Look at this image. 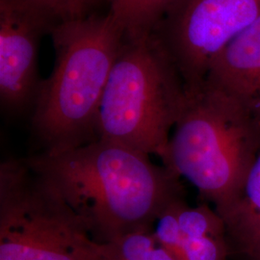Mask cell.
I'll list each match as a JSON object with an SVG mask.
<instances>
[{"mask_svg":"<svg viewBox=\"0 0 260 260\" xmlns=\"http://www.w3.org/2000/svg\"><path fill=\"white\" fill-rule=\"evenodd\" d=\"M27 160L99 243L151 231L168 205L184 195L181 178L169 168L108 140Z\"/></svg>","mask_w":260,"mask_h":260,"instance_id":"cell-1","label":"cell"},{"mask_svg":"<svg viewBox=\"0 0 260 260\" xmlns=\"http://www.w3.org/2000/svg\"><path fill=\"white\" fill-rule=\"evenodd\" d=\"M50 34L55 64L41 81L31 121L42 152L47 154L99 139L103 93L124 41L110 14L56 24Z\"/></svg>","mask_w":260,"mask_h":260,"instance_id":"cell-2","label":"cell"},{"mask_svg":"<svg viewBox=\"0 0 260 260\" xmlns=\"http://www.w3.org/2000/svg\"><path fill=\"white\" fill-rule=\"evenodd\" d=\"M260 153V116L207 86L185 91L163 165L195 186L220 212Z\"/></svg>","mask_w":260,"mask_h":260,"instance_id":"cell-3","label":"cell"},{"mask_svg":"<svg viewBox=\"0 0 260 260\" xmlns=\"http://www.w3.org/2000/svg\"><path fill=\"white\" fill-rule=\"evenodd\" d=\"M185 101L181 77L153 33L124 39L99 112V139L165 156Z\"/></svg>","mask_w":260,"mask_h":260,"instance_id":"cell-4","label":"cell"},{"mask_svg":"<svg viewBox=\"0 0 260 260\" xmlns=\"http://www.w3.org/2000/svg\"><path fill=\"white\" fill-rule=\"evenodd\" d=\"M73 209L27 158L0 164V260H99Z\"/></svg>","mask_w":260,"mask_h":260,"instance_id":"cell-5","label":"cell"},{"mask_svg":"<svg viewBox=\"0 0 260 260\" xmlns=\"http://www.w3.org/2000/svg\"><path fill=\"white\" fill-rule=\"evenodd\" d=\"M260 16V0H179L154 34L185 91L205 82L214 58Z\"/></svg>","mask_w":260,"mask_h":260,"instance_id":"cell-6","label":"cell"},{"mask_svg":"<svg viewBox=\"0 0 260 260\" xmlns=\"http://www.w3.org/2000/svg\"><path fill=\"white\" fill-rule=\"evenodd\" d=\"M54 26L30 0H0V101L11 115L33 108L42 81L38 49Z\"/></svg>","mask_w":260,"mask_h":260,"instance_id":"cell-7","label":"cell"},{"mask_svg":"<svg viewBox=\"0 0 260 260\" xmlns=\"http://www.w3.org/2000/svg\"><path fill=\"white\" fill-rule=\"evenodd\" d=\"M152 233L176 260H228L229 243L223 218L207 203L174 201L158 216Z\"/></svg>","mask_w":260,"mask_h":260,"instance_id":"cell-8","label":"cell"},{"mask_svg":"<svg viewBox=\"0 0 260 260\" xmlns=\"http://www.w3.org/2000/svg\"><path fill=\"white\" fill-rule=\"evenodd\" d=\"M205 83L260 116V16L214 58Z\"/></svg>","mask_w":260,"mask_h":260,"instance_id":"cell-9","label":"cell"},{"mask_svg":"<svg viewBox=\"0 0 260 260\" xmlns=\"http://www.w3.org/2000/svg\"><path fill=\"white\" fill-rule=\"evenodd\" d=\"M218 213L231 243L249 258L260 246V153L239 190Z\"/></svg>","mask_w":260,"mask_h":260,"instance_id":"cell-10","label":"cell"},{"mask_svg":"<svg viewBox=\"0 0 260 260\" xmlns=\"http://www.w3.org/2000/svg\"><path fill=\"white\" fill-rule=\"evenodd\" d=\"M121 27L124 39L146 37L155 32L161 21L179 0H104Z\"/></svg>","mask_w":260,"mask_h":260,"instance_id":"cell-11","label":"cell"},{"mask_svg":"<svg viewBox=\"0 0 260 260\" xmlns=\"http://www.w3.org/2000/svg\"><path fill=\"white\" fill-rule=\"evenodd\" d=\"M99 260H176L154 237L152 230L100 243Z\"/></svg>","mask_w":260,"mask_h":260,"instance_id":"cell-12","label":"cell"},{"mask_svg":"<svg viewBox=\"0 0 260 260\" xmlns=\"http://www.w3.org/2000/svg\"><path fill=\"white\" fill-rule=\"evenodd\" d=\"M56 24L84 19L103 0H30Z\"/></svg>","mask_w":260,"mask_h":260,"instance_id":"cell-13","label":"cell"},{"mask_svg":"<svg viewBox=\"0 0 260 260\" xmlns=\"http://www.w3.org/2000/svg\"><path fill=\"white\" fill-rule=\"evenodd\" d=\"M249 259L260 260V246L255 251L251 253V255H250V257H249Z\"/></svg>","mask_w":260,"mask_h":260,"instance_id":"cell-14","label":"cell"}]
</instances>
